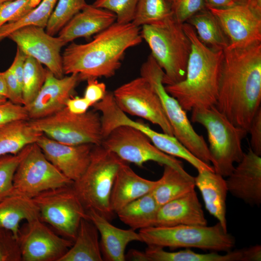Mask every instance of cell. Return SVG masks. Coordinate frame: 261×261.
<instances>
[{"mask_svg": "<svg viewBox=\"0 0 261 261\" xmlns=\"http://www.w3.org/2000/svg\"><path fill=\"white\" fill-rule=\"evenodd\" d=\"M91 106L88 101L83 97H71L67 102L66 107L72 113L82 114L87 112Z\"/></svg>", "mask_w": 261, "mask_h": 261, "instance_id": "46", "label": "cell"}, {"mask_svg": "<svg viewBox=\"0 0 261 261\" xmlns=\"http://www.w3.org/2000/svg\"><path fill=\"white\" fill-rule=\"evenodd\" d=\"M207 219L194 189L160 206L155 226L207 225Z\"/></svg>", "mask_w": 261, "mask_h": 261, "instance_id": "20", "label": "cell"}, {"mask_svg": "<svg viewBox=\"0 0 261 261\" xmlns=\"http://www.w3.org/2000/svg\"><path fill=\"white\" fill-rule=\"evenodd\" d=\"M57 1L58 0H42L34 9L22 18L1 26L0 42L15 30L24 26L33 25L45 29Z\"/></svg>", "mask_w": 261, "mask_h": 261, "instance_id": "32", "label": "cell"}, {"mask_svg": "<svg viewBox=\"0 0 261 261\" xmlns=\"http://www.w3.org/2000/svg\"><path fill=\"white\" fill-rule=\"evenodd\" d=\"M172 16L166 0H139L131 23L138 27L157 25Z\"/></svg>", "mask_w": 261, "mask_h": 261, "instance_id": "33", "label": "cell"}, {"mask_svg": "<svg viewBox=\"0 0 261 261\" xmlns=\"http://www.w3.org/2000/svg\"><path fill=\"white\" fill-rule=\"evenodd\" d=\"M99 232L88 218H83L72 246L59 261H102Z\"/></svg>", "mask_w": 261, "mask_h": 261, "instance_id": "26", "label": "cell"}, {"mask_svg": "<svg viewBox=\"0 0 261 261\" xmlns=\"http://www.w3.org/2000/svg\"><path fill=\"white\" fill-rule=\"evenodd\" d=\"M19 242L22 261H59L73 243L58 236L39 218L28 223Z\"/></svg>", "mask_w": 261, "mask_h": 261, "instance_id": "15", "label": "cell"}, {"mask_svg": "<svg viewBox=\"0 0 261 261\" xmlns=\"http://www.w3.org/2000/svg\"><path fill=\"white\" fill-rule=\"evenodd\" d=\"M124 161L101 145H94L89 164L72 187L86 211L92 210L111 221L115 213L110 205L113 186Z\"/></svg>", "mask_w": 261, "mask_h": 261, "instance_id": "5", "label": "cell"}, {"mask_svg": "<svg viewBox=\"0 0 261 261\" xmlns=\"http://www.w3.org/2000/svg\"><path fill=\"white\" fill-rule=\"evenodd\" d=\"M235 4L247 6L250 0H232Z\"/></svg>", "mask_w": 261, "mask_h": 261, "instance_id": "51", "label": "cell"}, {"mask_svg": "<svg viewBox=\"0 0 261 261\" xmlns=\"http://www.w3.org/2000/svg\"><path fill=\"white\" fill-rule=\"evenodd\" d=\"M18 119L29 120L25 106L14 103L9 100L0 104V127Z\"/></svg>", "mask_w": 261, "mask_h": 261, "instance_id": "41", "label": "cell"}, {"mask_svg": "<svg viewBox=\"0 0 261 261\" xmlns=\"http://www.w3.org/2000/svg\"><path fill=\"white\" fill-rule=\"evenodd\" d=\"M101 145L125 162L139 167L153 161L187 172L180 160L160 150L142 132L130 126L121 125L113 129L103 138Z\"/></svg>", "mask_w": 261, "mask_h": 261, "instance_id": "12", "label": "cell"}, {"mask_svg": "<svg viewBox=\"0 0 261 261\" xmlns=\"http://www.w3.org/2000/svg\"><path fill=\"white\" fill-rule=\"evenodd\" d=\"M160 207L150 192L128 203L116 214L122 222L136 231L154 226Z\"/></svg>", "mask_w": 261, "mask_h": 261, "instance_id": "30", "label": "cell"}, {"mask_svg": "<svg viewBox=\"0 0 261 261\" xmlns=\"http://www.w3.org/2000/svg\"><path fill=\"white\" fill-rule=\"evenodd\" d=\"M139 0H95L92 4L97 8L113 13L116 22L119 24L131 23Z\"/></svg>", "mask_w": 261, "mask_h": 261, "instance_id": "37", "label": "cell"}, {"mask_svg": "<svg viewBox=\"0 0 261 261\" xmlns=\"http://www.w3.org/2000/svg\"><path fill=\"white\" fill-rule=\"evenodd\" d=\"M119 108L125 114L136 116L158 125L163 133L174 136L159 97L149 82L140 76L113 92Z\"/></svg>", "mask_w": 261, "mask_h": 261, "instance_id": "13", "label": "cell"}, {"mask_svg": "<svg viewBox=\"0 0 261 261\" xmlns=\"http://www.w3.org/2000/svg\"><path fill=\"white\" fill-rule=\"evenodd\" d=\"M87 213L101 235L100 246L103 261H124L127 245L132 241L142 242L139 232L135 230L117 228L92 210H87Z\"/></svg>", "mask_w": 261, "mask_h": 261, "instance_id": "21", "label": "cell"}, {"mask_svg": "<svg viewBox=\"0 0 261 261\" xmlns=\"http://www.w3.org/2000/svg\"><path fill=\"white\" fill-rule=\"evenodd\" d=\"M0 261H22L19 240L10 230L0 227Z\"/></svg>", "mask_w": 261, "mask_h": 261, "instance_id": "40", "label": "cell"}, {"mask_svg": "<svg viewBox=\"0 0 261 261\" xmlns=\"http://www.w3.org/2000/svg\"><path fill=\"white\" fill-rule=\"evenodd\" d=\"M247 133L250 135V148L257 155H261V107L254 115Z\"/></svg>", "mask_w": 261, "mask_h": 261, "instance_id": "43", "label": "cell"}, {"mask_svg": "<svg viewBox=\"0 0 261 261\" xmlns=\"http://www.w3.org/2000/svg\"><path fill=\"white\" fill-rule=\"evenodd\" d=\"M142 242L161 247L195 248L212 251H229L235 239L218 222L207 225L152 226L139 230Z\"/></svg>", "mask_w": 261, "mask_h": 261, "instance_id": "7", "label": "cell"}, {"mask_svg": "<svg viewBox=\"0 0 261 261\" xmlns=\"http://www.w3.org/2000/svg\"><path fill=\"white\" fill-rule=\"evenodd\" d=\"M207 8H226L235 4L232 0H205Z\"/></svg>", "mask_w": 261, "mask_h": 261, "instance_id": "47", "label": "cell"}, {"mask_svg": "<svg viewBox=\"0 0 261 261\" xmlns=\"http://www.w3.org/2000/svg\"><path fill=\"white\" fill-rule=\"evenodd\" d=\"M80 81L77 74L58 78L47 69L44 84L34 100L26 107L29 120L51 116L66 107Z\"/></svg>", "mask_w": 261, "mask_h": 261, "instance_id": "17", "label": "cell"}, {"mask_svg": "<svg viewBox=\"0 0 261 261\" xmlns=\"http://www.w3.org/2000/svg\"><path fill=\"white\" fill-rule=\"evenodd\" d=\"M182 26L191 45L186 77L178 83L166 85L165 89L186 112L215 106L223 51L215 50L203 44L188 23Z\"/></svg>", "mask_w": 261, "mask_h": 261, "instance_id": "3", "label": "cell"}, {"mask_svg": "<svg viewBox=\"0 0 261 261\" xmlns=\"http://www.w3.org/2000/svg\"><path fill=\"white\" fill-rule=\"evenodd\" d=\"M44 134L35 130L29 120L18 119L0 127V157L16 155L26 146L36 143Z\"/></svg>", "mask_w": 261, "mask_h": 261, "instance_id": "28", "label": "cell"}, {"mask_svg": "<svg viewBox=\"0 0 261 261\" xmlns=\"http://www.w3.org/2000/svg\"><path fill=\"white\" fill-rule=\"evenodd\" d=\"M0 95L4 96L6 98L7 96V92L3 72H0Z\"/></svg>", "mask_w": 261, "mask_h": 261, "instance_id": "50", "label": "cell"}, {"mask_svg": "<svg viewBox=\"0 0 261 261\" xmlns=\"http://www.w3.org/2000/svg\"><path fill=\"white\" fill-rule=\"evenodd\" d=\"M145 252L148 261H247L246 248L220 254L216 251L198 253L189 248L170 252L163 247L148 246Z\"/></svg>", "mask_w": 261, "mask_h": 261, "instance_id": "29", "label": "cell"}, {"mask_svg": "<svg viewBox=\"0 0 261 261\" xmlns=\"http://www.w3.org/2000/svg\"><path fill=\"white\" fill-rule=\"evenodd\" d=\"M261 102V43L228 47L223 50L215 106L233 124L247 131Z\"/></svg>", "mask_w": 261, "mask_h": 261, "instance_id": "1", "label": "cell"}, {"mask_svg": "<svg viewBox=\"0 0 261 261\" xmlns=\"http://www.w3.org/2000/svg\"><path fill=\"white\" fill-rule=\"evenodd\" d=\"M194 181L206 210L228 231L226 202L228 191L224 177L214 171L204 170L198 172Z\"/></svg>", "mask_w": 261, "mask_h": 261, "instance_id": "24", "label": "cell"}, {"mask_svg": "<svg viewBox=\"0 0 261 261\" xmlns=\"http://www.w3.org/2000/svg\"><path fill=\"white\" fill-rule=\"evenodd\" d=\"M173 16L183 24L198 12L207 8L205 0H166Z\"/></svg>", "mask_w": 261, "mask_h": 261, "instance_id": "39", "label": "cell"}, {"mask_svg": "<svg viewBox=\"0 0 261 261\" xmlns=\"http://www.w3.org/2000/svg\"><path fill=\"white\" fill-rule=\"evenodd\" d=\"M187 23L195 29L200 40L209 48L223 51L229 46V40L218 19L207 8L193 15Z\"/></svg>", "mask_w": 261, "mask_h": 261, "instance_id": "31", "label": "cell"}, {"mask_svg": "<svg viewBox=\"0 0 261 261\" xmlns=\"http://www.w3.org/2000/svg\"><path fill=\"white\" fill-rule=\"evenodd\" d=\"M87 4L86 0H58L45 27L46 32L55 36Z\"/></svg>", "mask_w": 261, "mask_h": 261, "instance_id": "35", "label": "cell"}, {"mask_svg": "<svg viewBox=\"0 0 261 261\" xmlns=\"http://www.w3.org/2000/svg\"><path fill=\"white\" fill-rule=\"evenodd\" d=\"M27 56L17 47L14 60L9 69L12 71L22 88L24 64Z\"/></svg>", "mask_w": 261, "mask_h": 261, "instance_id": "45", "label": "cell"}, {"mask_svg": "<svg viewBox=\"0 0 261 261\" xmlns=\"http://www.w3.org/2000/svg\"><path fill=\"white\" fill-rule=\"evenodd\" d=\"M13 0H0V4L6 1H11Z\"/></svg>", "mask_w": 261, "mask_h": 261, "instance_id": "53", "label": "cell"}, {"mask_svg": "<svg viewBox=\"0 0 261 261\" xmlns=\"http://www.w3.org/2000/svg\"><path fill=\"white\" fill-rule=\"evenodd\" d=\"M226 180L228 191L250 205L261 203V158L250 148Z\"/></svg>", "mask_w": 261, "mask_h": 261, "instance_id": "19", "label": "cell"}, {"mask_svg": "<svg viewBox=\"0 0 261 261\" xmlns=\"http://www.w3.org/2000/svg\"><path fill=\"white\" fill-rule=\"evenodd\" d=\"M247 6L256 15L261 17V0H250Z\"/></svg>", "mask_w": 261, "mask_h": 261, "instance_id": "49", "label": "cell"}, {"mask_svg": "<svg viewBox=\"0 0 261 261\" xmlns=\"http://www.w3.org/2000/svg\"><path fill=\"white\" fill-rule=\"evenodd\" d=\"M191 119L206 130L215 172L227 177L243 156L242 142L247 131L233 124L215 106L193 109Z\"/></svg>", "mask_w": 261, "mask_h": 261, "instance_id": "6", "label": "cell"}, {"mask_svg": "<svg viewBox=\"0 0 261 261\" xmlns=\"http://www.w3.org/2000/svg\"><path fill=\"white\" fill-rule=\"evenodd\" d=\"M31 145L16 155L7 154L0 157V201L14 195L13 178L16 169L29 151Z\"/></svg>", "mask_w": 261, "mask_h": 261, "instance_id": "36", "label": "cell"}, {"mask_svg": "<svg viewBox=\"0 0 261 261\" xmlns=\"http://www.w3.org/2000/svg\"><path fill=\"white\" fill-rule=\"evenodd\" d=\"M140 74L149 82L159 97L173 129L174 136L195 156L210 165L212 159L204 138L195 131L186 111L165 89L163 83L164 72L151 54L143 63Z\"/></svg>", "mask_w": 261, "mask_h": 261, "instance_id": "8", "label": "cell"}, {"mask_svg": "<svg viewBox=\"0 0 261 261\" xmlns=\"http://www.w3.org/2000/svg\"><path fill=\"white\" fill-rule=\"evenodd\" d=\"M127 257L131 261H147L145 252H143L134 249L130 250Z\"/></svg>", "mask_w": 261, "mask_h": 261, "instance_id": "48", "label": "cell"}, {"mask_svg": "<svg viewBox=\"0 0 261 261\" xmlns=\"http://www.w3.org/2000/svg\"><path fill=\"white\" fill-rule=\"evenodd\" d=\"M116 22L112 12L87 4L60 30L58 37L66 44L79 38H89Z\"/></svg>", "mask_w": 261, "mask_h": 261, "instance_id": "22", "label": "cell"}, {"mask_svg": "<svg viewBox=\"0 0 261 261\" xmlns=\"http://www.w3.org/2000/svg\"><path fill=\"white\" fill-rule=\"evenodd\" d=\"M218 19L227 36L228 47H245L261 43V17L246 5L226 8H207Z\"/></svg>", "mask_w": 261, "mask_h": 261, "instance_id": "16", "label": "cell"}, {"mask_svg": "<svg viewBox=\"0 0 261 261\" xmlns=\"http://www.w3.org/2000/svg\"><path fill=\"white\" fill-rule=\"evenodd\" d=\"M7 99L14 103L23 105L22 88L12 71L8 68L3 72Z\"/></svg>", "mask_w": 261, "mask_h": 261, "instance_id": "42", "label": "cell"}, {"mask_svg": "<svg viewBox=\"0 0 261 261\" xmlns=\"http://www.w3.org/2000/svg\"><path fill=\"white\" fill-rule=\"evenodd\" d=\"M142 41L140 27L116 22L87 43L69 44L62 54L64 73L77 74L80 80L111 77L120 68L127 50Z\"/></svg>", "mask_w": 261, "mask_h": 261, "instance_id": "2", "label": "cell"}, {"mask_svg": "<svg viewBox=\"0 0 261 261\" xmlns=\"http://www.w3.org/2000/svg\"><path fill=\"white\" fill-rule=\"evenodd\" d=\"M29 123L48 137L66 145H99L103 139L101 115L94 109L76 114L66 107L51 116L29 120Z\"/></svg>", "mask_w": 261, "mask_h": 261, "instance_id": "9", "label": "cell"}, {"mask_svg": "<svg viewBox=\"0 0 261 261\" xmlns=\"http://www.w3.org/2000/svg\"><path fill=\"white\" fill-rule=\"evenodd\" d=\"M182 25L172 16L157 25H144L140 30L151 55L164 72V85L178 83L186 77L191 45Z\"/></svg>", "mask_w": 261, "mask_h": 261, "instance_id": "4", "label": "cell"}, {"mask_svg": "<svg viewBox=\"0 0 261 261\" xmlns=\"http://www.w3.org/2000/svg\"><path fill=\"white\" fill-rule=\"evenodd\" d=\"M32 200L39 209L40 219L73 241L81 220L88 218L72 185L44 191Z\"/></svg>", "mask_w": 261, "mask_h": 261, "instance_id": "10", "label": "cell"}, {"mask_svg": "<svg viewBox=\"0 0 261 261\" xmlns=\"http://www.w3.org/2000/svg\"><path fill=\"white\" fill-rule=\"evenodd\" d=\"M87 81V86L84 97L92 106L96 103L102 101L107 91L105 84L98 82L97 79H89Z\"/></svg>", "mask_w": 261, "mask_h": 261, "instance_id": "44", "label": "cell"}, {"mask_svg": "<svg viewBox=\"0 0 261 261\" xmlns=\"http://www.w3.org/2000/svg\"><path fill=\"white\" fill-rule=\"evenodd\" d=\"M46 159L65 176L73 182L86 170L94 145H66L43 134L36 142Z\"/></svg>", "mask_w": 261, "mask_h": 261, "instance_id": "18", "label": "cell"}, {"mask_svg": "<svg viewBox=\"0 0 261 261\" xmlns=\"http://www.w3.org/2000/svg\"><path fill=\"white\" fill-rule=\"evenodd\" d=\"M157 184L138 175L124 161L120 165L113 186L110 205L115 214L128 203L151 192Z\"/></svg>", "mask_w": 261, "mask_h": 261, "instance_id": "23", "label": "cell"}, {"mask_svg": "<svg viewBox=\"0 0 261 261\" xmlns=\"http://www.w3.org/2000/svg\"><path fill=\"white\" fill-rule=\"evenodd\" d=\"M39 218V209L32 199L12 195L0 201V227L10 230L19 240L20 222Z\"/></svg>", "mask_w": 261, "mask_h": 261, "instance_id": "25", "label": "cell"}, {"mask_svg": "<svg viewBox=\"0 0 261 261\" xmlns=\"http://www.w3.org/2000/svg\"><path fill=\"white\" fill-rule=\"evenodd\" d=\"M47 69L30 56H27L22 80L23 105L28 106L35 98L44 83Z\"/></svg>", "mask_w": 261, "mask_h": 261, "instance_id": "34", "label": "cell"}, {"mask_svg": "<svg viewBox=\"0 0 261 261\" xmlns=\"http://www.w3.org/2000/svg\"><path fill=\"white\" fill-rule=\"evenodd\" d=\"M7 38L27 56L45 65L56 77L64 76L60 52L66 44L58 36L48 34L44 28L29 25L15 30Z\"/></svg>", "mask_w": 261, "mask_h": 261, "instance_id": "14", "label": "cell"}, {"mask_svg": "<svg viewBox=\"0 0 261 261\" xmlns=\"http://www.w3.org/2000/svg\"><path fill=\"white\" fill-rule=\"evenodd\" d=\"M163 167L162 175L151 191L160 206L184 195L195 187L194 177L187 172L182 173L168 165Z\"/></svg>", "mask_w": 261, "mask_h": 261, "instance_id": "27", "label": "cell"}, {"mask_svg": "<svg viewBox=\"0 0 261 261\" xmlns=\"http://www.w3.org/2000/svg\"><path fill=\"white\" fill-rule=\"evenodd\" d=\"M42 0H13L0 4V28L18 20L34 9Z\"/></svg>", "mask_w": 261, "mask_h": 261, "instance_id": "38", "label": "cell"}, {"mask_svg": "<svg viewBox=\"0 0 261 261\" xmlns=\"http://www.w3.org/2000/svg\"><path fill=\"white\" fill-rule=\"evenodd\" d=\"M7 101V98L3 95H0V104L5 102Z\"/></svg>", "mask_w": 261, "mask_h": 261, "instance_id": "52", "label": "cell"}, {"mask_svg": "<svg viewBox=\"0 0 261 261\" xmlns=\"http://www.w3.org/2000/svg\"><path fill=\"white\" fill-rule=\"evenodd\" d=\"M73 182L55 167L34 143L14 173V194L32 199L44 191L70 186Z\"/></svg>", "mask_w": 261, "mask_h": 261, "instance_id": "11", "label": "cell"}]
</instances>
